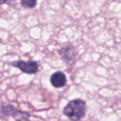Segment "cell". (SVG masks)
Returning <instances> with one entry per match:
<instances>
[{
    "label": "cell",
    "mask_w": 121,
    "mask_h": 121,
    "mask_svg": "<svg viewBox=\"0 0 121 121\" xmlns=\"http://www.w3.org/2000/svg\"><path fill=\"white\" fill-rule=\"evenodd\" d=\"M86 112V101L81 99L71 101L63 109V113L65 116L72 121H79L82 120L84 117Z\"/></svg>",
    "instance_id": "6da1fadb"
},
{
    "label": "cell",
    "mask_w": 121,
    "mask_h": 121,
    "mask_svg": "<svg viewBox=\"0 0 121 121\" xmlns=\"http://www.w3.org/2000/svg\"><path fill=\"white\" fill-rule=\"evenodd\" d=\"M58 54L67 65H72L75 62L78 52L72 44H68L58 50Z\"/></svg>",
    "instance_id": "7a4b0ae2"
},
{
    "label": "cell",
    "mask_w": 121,
    "mask_h": 121,
    "mask_svg": "<svg viewBox=\"0 0 121 121\" xmlns=\"http://www.w3.org/2000/svg\"><path fill=\"white\" fill-rule=\"evenodd\" d=\"M11 65L19 69L22 72L28 74H35L38 72L39 69V65L38 62L33 60H18L11 62Z\"/></svg>",
    "instance_id": "3957f363"
},
{
    "label": "cell",
    "mask_w": 121,
    "mask_h": 121,
    "mask_svg": "<svg viewBox=\"0 0 121 121\" xmlns=\"http://www.w3.org/2000/svg\"><path fill=\"white\" fill-rule=\"evenodd\" d=\"M0 115L3 116H27L30 117V114L28 112L20 111L11 104L0 106Z\"/></svg>",
    "instance_id": "277c9868"
},
{
    "label": "cell",
    "mask_w": 121,
    "mask_h": 121,
    "mask_svg": "<svg viewBox=\"0 0 121 121\" xmlns=\"http://www.w3.org/2000/svg\"><path fill=\"white\" fill-rule=\"evenodd\" d=\"M50 83L56 89L64 87L67 84V77L61 71H57L50 77Z\"/></svg>",
    "instance_id": "5b68a950"
},
{
    "label": "cell",
    "mask_w": 121,
    "mask_h": 121,
    "mask_svg": "<svg viewBox=\"0 0 121 121\" xmlns=\"http://www.w3.org/2000/svg\"><path fill=\"white\" fill-rule=\"evenodd\" d=\"M21 5L25 9H32L37 6L38 0H20Z\"/></svg>",
    "instance_id": "8992f818"
},
{
    "label": "cell",
    "mask_w": 121,
    "mask_h": 121,
    "mask_svg": "<svg viewBox=\"0 0 121 121\" xmlns=\"http://www.w3.org/2000/svg\"><path fill=\"white\" fill-rule=\"evenodd\" d=\"M15 1H16V0H0V5L7 4V5L11 6Z\"/></svg>",
    "instance_id": "52a82bcc"
},
{
    "label": "cell",
    "mask_w": 121,
    "mask_h": 121,
    "mask_svg": "<svg viewBox=\"0 0 121 121\" xmlns=\"http://www.w3.org/2000/svg\"><path fill=\"white\" fill-rule=\"evenodd\" d=\"M29 118H30V117H27V116H23V117H21V118H19L18 120H17L16 121H31L28 119Z\"/></svg>",
    "instance_id": "ba28073f"
}]
</instances>
